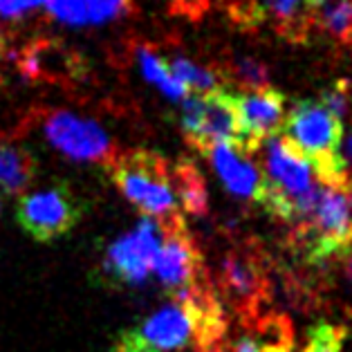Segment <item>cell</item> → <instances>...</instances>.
I'll use <instances>...</instances> for the list:
<instances>
[{
  "instance_id": "obj_1",
  "label": "cell",
  "mask_w": 352,
  "mask_h": 352,
  "mask_svg": "<svg viewBox=\"0 0 352 352\" xmlns=\"http://www.w3.org/2000/svg\"><path fill=\"white\" fill-rule=\"evenodd\" d=\"M108 173L115 186L133 202L144 218L160 222L182 216L170 184V166L153 151L135 148L108 162Z\"/></svg>"
},
{
  "instance_id": "obj_2",
  "label": "cell",
  "mask_w": 352,
  "mask_h": 352,
  "mask_svg": "<svg viewBox=\"0 0 352 352\" xmlns=\"http://www.w3.org/2000/svg\"><path fill=\"white\" fill-rule=\"evenodd\" d=\"M265 175L258 193L261 207L285 222H292L296 202L319 182L312 162L283 135L265 140Z\"/></svg>"
},
{
  "instance_id": "obj_3",
  "label": "cell",
  "mask_w": 352,
  "mask_h": 352,
  "mask_svg": "<svg viewBox=\"0 0 352 352\" xmlns=\"http://www.w3.org/2000/svg\"><path fill=\"white\" fill-rule=\"evenodd\" d=\"M298 234L312 263L348 252L352 247V184H323L319 202Z\"/></svg>"
},
{
  "instance_id": "obj_4",
  "label": "cell",
  "mask_w": 352,
  "mask_h": 352,
  "mask_svg": "<svg viewBox=\"0 0 352 352\" xmlns=\"http://www.w3.org/2000/svg\"><path fill=\"white\" fill-rule=\"evenodd\" d=\"M182 131L188 144L202 153L220 144L240 151L236 92L218 88L207 94H186L182 99Z\"/></svg>"
},
{
  "instance_id": "obj_5",
  "label": "cell",
  "mask_w": 352,
  "mask_h": 352,
  "mask_svg": "<svg viewBox=\"0 0 352 352\" xmlns=\"http://www.w3.org/2000/svg\"><path fill=\"white\" fill-rule=\"evenodd\" d=\"M83 218V204L67 182H56L43 191L25 193L16 204V222L38 243L67 236Z\"/></svg>"
},
{
  "instance_id": "obj_6",
  "label": "cell",
  "mask_w": 352,
  "mask_h": 352,
  "mask_svg": "<svg viewBox=\"0 0 352 352\" xmlns=\"http://www.w3.org/2000/svg\"><path fill=\"white\" fill-rule=\"evenodd\" d=\"M162 243L153 261V270L170 296L179 292L200 287L207 283L204 274V258L197 249L193 236L188 234L184 216L160 222Z\"/></svg>"
},
{
  "instance_id": "obj_7",
  "label": "cell",
  "mask_w": 352,
  "mask_h": 352,
  "mask_svg": "<svg viewBox=\"0 0 352 352\" xmlns=\"http://www.w3.org/2000/svg\"><path fill=\"white\" fill-rule=\"evenodd\" d=\"M162 243L155 220L142 218L140 225L110 243L99 263V276L113 287H137L148 278Z\"/></svg>"
},
{
  "instance_id": "obj_8",
  "label": "cell",
  "mask_w": 352,
  "mask_h": 352,
  "mask_svg": "<svg viewBox=\"0 0 352 352\" xmlns=\"http://www.w3.org/2000/svg\"><path fill=\"white\" fill-rule=\"evenodd\" d=\"M45 140L58 153L74 162H101L115 157V146L97 122L83 119L70 110H45L41 113Z\"/></svg>"
},
{
  "instance_id": "obj_9",
  "label": "cell",
  "mask_w": 352,
  "mask_h": 352,
  "mask_svg": "<svg viewBox=\"0 0 352 352\" xmlns=\"http://www.w3.org/2000/svg\"><path fill=\"white\" fill-rule=\"evenodd\" d=\"M238 122H240V151L245 155L258 151V146L278 133L285 119V97L270 88L247 90L236 94Z\"/></svg>"
},
{
  "instance_id": "obj_10",
  "label": "cell",
  "mask_w": 352,
  "mask_h": 352,
  "mask_svg": "<svg viewBox=\"0 0 352 352\" xmlns=\"http://www.w3.org/2000/svg\"><path fill=\"white\" fill-rule=\"evenodd\" d=\"M220 285L222 292L240 307L258 305L265 292V276L258 261L249 252H227L220 263Z\"/></svg>"
},
{
  "instance_id": "obj_11",
  "label": "cell",
  "mask_w": 352,
  "mask_h": 352,
  "mask_svg": "<svg viewBox=\"0 0 352 352\" xmlns=\"http://www.w3.org/2000/svg\"><path fill=\"white\" fill-rule=\"evenodd\" d=\"M204 155L211 160L213 168L218 170L220 179L225 182V186L231 193L238 197H247V200H258L263 175H261V170L245 157L243 151L234 148V146L220 144L209 148Z\"/></svg>"
},
{
  "instance_id": "obj_12",
  "label": "cell",
  "mask_w": 352,
  "mask_h": 352,
  "mask_svg": "<svg viewBox=\"0 0 352 352\" xmlns=\"http://www.w3.org/2000/svg\"><path fill=\"white\" fill-rule=\"evenodd\" d=\"M321 0H258L261 16H270L276 30L289 41H303L310 32Z\"/></svg>"
},
{
  "instance_id": "obj_13",
  "label": "cell",
  "mask_w": 352,
  "mask_h": 352,
  "mask_svg": "<svg viewBox=\"0 0 352 352\" xmlns=\"http://www.w3.org/2000/svg\"><path fill=\"white\" fill-rule=\"evenodd\" d=\"M38 175L36 155L25 144H0V188L5 195L21 197Z\"/></svg>"
},
{
  "instance_id": "obj_14",
  "label": "cell",
  "mask_w": 352,
  "mask_h": 352,
  "mask_svg": "<svg viewBox=\"0 0 352 352\" xmlns=\"http://www.w3.org/2000/svg\"><path fill=\"white\" fill-rule=\"evenodd\" d=\"M170 184H173V193L179 197L182 211L188 216H204L209 209L207 186L200 175V170L191 160H179L177 164L170 168Z\"/></svg>"
},
{
  "instance_id": "obj_15",
  "label": "cell",
  "mask_w": 352,
  "mask_h": 352,
  "mask_svg": "<svg viewBox=\"0 0 352 352\" xmlns=\"http://www.w3.org/2000/svg\"><path fill=\"white\" fill-rule=\"evenodd\" d=\"M137 61H140V67H142L146 79L153 81L155 85H160V90L164 92L168 99L179 101V99H184L188 94L186 85L182 81H177L175 76L168 72L166 58H162L151 45L137 47Z\"/></svg>"
},
{
  "instance_id": "obj_16",
  "label": "cell",
  "mask_w": 352,
  "mask_h": 352,
  "mask_svg": "<svg viewBox=\"0 0 352 352\" xmlns=\"http://www.w3.org/2000/svg\"><path fill=\"white\" fill-rule=\"evenodd\" d=\"M314 21L332 38L352 45V0H321Z\"/></svg>"
},
{
  "instance_id": "obj_17",
  "label": "cell",
  "mask_w": 352,
  "mask_h": 352,
  "mask_svg": "<svg viewBox=\"0 0 352 352\" xmlns=\"http://www.w3.org/2000/svg\"><path fill=\"white\" fill-rule=\"evenodd\" d=\"M168 65V72L175 76L177 81H182L188 92L193 94H207L220 88V76L209 70V67H202V65H195L193 61H188L184 56H175L166 61Z\"/></svg>"
},
{
  "instance_id": "obj_18",
  "label": "cell",
  "mask_w": 352,
  "mask_h": 352,
  "mask_svg": "<svg viewBox=\"0 0 352 352\" xmlns=\"http://www.w3.org/2000/svg\"><path fill=\"white\" fill-rule=\"evenodd\" d=\"M227 74L234 76L240 83V88H245V92L258 90L267 85V70H265V65L249 56H236L234 61H231Z\"/></svg>"
},
{
  "instance_id": "obj_19",
  "label": "cell",
  "mask_w": 352,
  "mask_h": 352,
  "mask_svg": "<svg viewBox=\"0 0 352 352\" xmlns=\"http://www.w3.org/2000/svg\"><path fill=\"white\" fill-rule=\"evenodd\" d=\"M343 332L337 325L319 323L310 330V339L303 352H341L343 348Z\"/></svg>"
},
{
  "instance_id": "obj_20",
  "label": "cell",
  "mask_w": 352,
  "mask_h": 352,
  "mask_svg": "<svg viewBox=\"0 0 352 352\" xmlns=\"http://www.w3.org/2000/svg\"><path fill=\"white\" fill-rule=\"evenodd\" d=\"M88 23H106L131 10V0H81Z\"/></svg>"
},
{
  "instance_id": "obj_21",
  "label": "cell",
  "mask_w": 352,
  "mask_h": 352,
  "mask_svg": "<svg viewBox=\"0 0 352 352\" xmlns=\"http://www.w3.org/2000/svg\"><path fill=\"white\" fill-rule=\"evenodd\" d=\"M319 104L325 110H330L334 117L343 122V117H348V113H350V90H348V83L346 81H337L334 85H330V88H325L321 92V101H319Z\"/></svg>"
},
{
  "instance_id": "obj_22",
  "label": "cell",
  "mask_w": 352,
  "mask_h": 352,
  "mask_svg": "<svg viewBox=\"0 0 352 352\" xmlns=\"http://www.w3.org/2000/svg\"><path fill=\"white\" fill-rule=\"evenodd\" d=\"M47 14L67 25H85V10L81 0H47Z\"/></svg>"
},
{
  "instance_id": "obj_23",
  "label": "cell",
  "mask_w": 352,
  "mask_h": 352,
  "mask_svg": "<svg viewBox=\"0 0 352 352\" xmlns=\"http://www.w3.org/2000/svg\"><path fill=\"white\" fill-rule=\"evenodd\" d=\"M47 0H0V16L3 19H21V16L30 14L36 7L45 5Z\"/></svg>"
},
{
  "instance_id": "obj_24",
  "label": "cell",
  "mask_w": 352,
  "mask_h": 352,
  "mask_svg": "<svg viewBox=\"0 0 352 352\" xmlns=\"http://www.w3.org/2000/svg\"><path fill=\"white\" fill-rule=\"evenodd\" d=\"M339 157L343 164V173H346V182L352 184V131L348 135V140L341 142L339 146Z\"/></svg>"
},
{
  "instance_id": "obj_25",
  "label": "cell",
  "mask_w": 352,
  "mask_h": 352,
  "mask_svg": "<svg viewBox=\"0 0 352 352\" xmlns=\"http://www.w3.org/2000/svg\"><path fill=\"white\" fill-rule=\"evenodd\" d=\"M343 274H346V278L352 283V247L348 252H343Z\"/></svg>"
}]
</instances>
